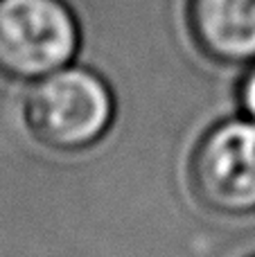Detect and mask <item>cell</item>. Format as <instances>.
Returning a JSON list of instances; mask_svg holds the SVG:
<instances>
[{
  "mask_svg": "<svg viewBox=\"0 0 255 257\" xmlns=\"http://www.w3.org/2000/svg\"><path fill=\"white\" fill-rule=\"evenodd\" d=\"M23 113L30 133L43 147L81 151L97 145L111 128L115 95L104 75L70 63L27 90Z\"/></svg>",
  "mask_w": 255,
  "mask_h": 257,
  "instance_id": "1",
  "label": "cell"
},
{
  "mask_svg": "<svg viewBox=\"0 0 255 257\" xmlns=\"http://www.w3.org/2000/svg\"><path fill=\"white\" fill-rule=\"evenodd\" d=\"M81 34L66 0H0V77L39 81L70 66Z\"/></svg>",
  "mask_w": 255,
  "mask_h": 257,
  "instance_id": "2",
  "label": "cell"
},
{
  "mask_svg": "<svg viewBox=\"0 0 255 257\" xmlns=\"http://www.w3.org/2000/svg\"><path fill=\"white\" fill-rule=\"evenodd\" d=\"M190 187L206 210L226 217L255 212V122L210 126L190 160Z\"/></svg>",
  "mask_w": 255,
  "mask_h": 257,
  "instance_id": "3",
  "label": "cell"
},
{
  "mask_svg": "<svg viewBox=\"0 0 255 257\" xmlns=\"http://www.w3.org/2000/svg\"><path fill=\"white\" fill-rule=\"evenodd\" d=\"M190 27L212 61L233 68L255 63V0H190Z\"/></svg>",
  "mask_w": 255,
  "mask_h": 257,
  "instance_id": "4",
  "label": "cell"
},
{
  "mask_svg": "<svg viewBox=\"0 0 255 257\" xmlns=\"http://www.w3.org/2000/svg\"><path fill=\"white\" fill-rule=\"evenodd\" d=\"M235 97H237V104L242 108L244 117L255 122V63L244 68L242 77L237 79V86H235Z\"/></svg>",
  "mask_w": 255,
  "mask_h": 257,
  "instance_id": "5",
  "label": "cell"
}]
</instances>
